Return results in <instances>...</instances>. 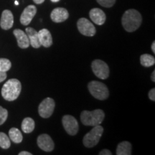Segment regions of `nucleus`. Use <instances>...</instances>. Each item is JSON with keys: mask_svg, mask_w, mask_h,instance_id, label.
Masks as SVG:
<instances>
[{"mask_svg": "<svg viewBox=\"0 0 155 155\" xmlns=\"http://www.w3.org/2000/svg\"><path fill=\"white\" fill-rule=\"evenodd\" d=\"M12 63L7 58H0V71L7 72L11 68Z\"/></svg>", "mask_w": 155, "mask_h": 155, "instance_id": "5701e85b", "label": "nucleus"}, {"mask_svg": "<svg viewBox=\"0 0 155 155\" xmlns=\"http://www.w3.org/2000/svg\"><path fill=\"white\" fill-rule=\"evenodd\" d=\"M105 118L104 111L101 109H96L93 111H83L81 114V121L85 126L101 125Z\"/></svg>", "mask_w": 155, "mask_h": 155, "instance_id": "7ed1b4c3", "label": "nucleus"}, {"mask_svg": "<svg viewBox=\"0 0 155 155\" xmlns=\"http://www.w3.org/2000/svg\"><path fill=\"white\" fill-rule=\"evenodd\" d=\"M19 155H32L30 152H25V151H23V152H21L19 153Z\"/></svg>", "mask_w": 155, "mask_h": 155, "instance_id": "c85d7f7f", "label": "nucleus"}, {"mask_svg": "<svg viewBox=\"0 0 155 155\" xmlns=\"http://www.w3.org/2000/svg\"><path fill=\"white\" fill-rule=\"evenodd\" d=\"M9 137L11 141H12L14 143H16V144L21 143L23 139L22 133L17 128H12L9 129Z\"/></svg>", "mask_w": 155, "mask_h": 155, "instance_id": "aec40b11", "label": "nucleus"}, {"mask_svg": "<svg viewBox=\"0 0 155 155\" xmlns=\"http://www.w3.org/2000/svg\"><path fill=\"white\" fill-rule=\"evenodd\" d=\"M55 103L53 98H46L40 103L38 107V113L42 118L48 119L53 114L55 109Z\"/></svg>", "mask_w": 155, "mask_h": 155, "instance_id": "0eeeda50", "label": "nucleus"}, {"mask_svg": "<svg viewBox=\"0 0 155 155\" xmlns=\"http://www.w3.org/2000/svg\"><path fill=\"white\" fill-rule=\"evenodd\" d=\"M22 90L20 81L16 78L7 81L2 88V96L6 101H13L18 98Z\"/></svg>", "mask_w": 155, "mask_h": 155, "instance_id": "f03ea898", "label": "nucleus"}, {"mask_svg": "<svg viewBox=\"0 0 155 155\" xmlns=\"http://www.w3.org/2000/svg\"><path fill=\"white\" fill-rule=\"evenodd\" d=\"M33 2L35 4H38V5H40V4L44 2L45 0H33Z\"/></svg>", "mask_w": 155, "mask_h": 155, "instance_id": "c756f323", "label": "nucleus"}, {"mask_svg": "<svg viewBox=\"0 0 155 155\" xmlns=\"http://www.w3.org/2000/svg\"><path fill=\"white\" fill-rule=\"evenodd\" d=\"M142 17L140 13L136 9H128L124 13L121 23L124 28L129 32H134L141 26Z\"/></svg>", "mask_w": 155, "mask_h": 155, "instance_id": "f257e3e1", "label": "nucleus"}, {"mask_svg": "<svg viewBox=\"0 0 155 155\" xmlns=\"http://www.w3.org/2000/svg\"><path fill=\"white\" fill-rule=\"evenodd\" d=\"M92 71L98 78L105 80L109 76V68L105 62L101 60H95L91 63Z\"/></svg>", "mask_w": 155, "mask_h": 155, "instance_id": "423d86ee", "label": "nucleus"}, {"mask_svg": "<svg viewBox=\"0 0 155 155\" xmlns=\"http://www.w3.org/2000/svg\"><path fill=\"white\" fill-rule=\"evenodd\" d=\"M151 78H152V81L153 82H154L155 81V71H154L152 72V76H151Z\"/></svg>", "mask_w": 155, "mask_h": 155, "instance_id": "7c9ffc66", "label": "nucleus"}, {"mask_svg": "<svg viewBox=\"0 0 155 155\" xmlns=\"http://www.w3.org/2000/svg\"><path fill=\"white\" fill-rule=\"evenodd\" d=\"M10 146L11 141L8 136L5 133L0 132V147L7 150V149H9Z\"/></svg>", "mask_w": 155, "mask_h": 155, "instance_id": "4be33fe9", "label": "nucleus"}, {"mask_svg": "<svg viewBox=\"0 0 155 155\" xmlns=\"http://www.w3.org/2000/svg\"><path fill=\"white\" fill-rule=\"evenodd\" d=\"M89 16L96 25H102L106 22V17L104 12L99 8H94L89 12Z\"/></svg>", "mask_w": 155, "mask_h": 155, "instance_id": "4468645a", "label": "nucleus"}, {"mask_svg": "<svg viewBox=\"0 0 155 155\" xmlns=\"http://www.w3.org/2000/svg\"><path fill=\"white\" fill-rule=\"evenodd\" d=\"M140 63L144 67H151L154 65L155 58L154 56L150 54H144L140 57Z\"/></svg>", "mask_w": 155, "mask_h": 155, "instance_id": "412c9836", "label": "nucleus"}, {"mask_svg": "<svg viewBox=\"0 0 155 155\" xmlns=\"http://www.w3.org/2000/svg\"><path fill=\"white\" fill-rule=\"evenodd\" d=\"M97 2L101 6L104 7H111L114 5L116 2V0H96Z\"/></svg>", "mask_w": 155, "mask_h": 155, "instance_id": "393cba45", "label": "nucleus"}, {"mask_svg": "<svg viewBox=\"0 0 155 155\" xmlns=\"http://www.w3.org/2000/svg\"><path fill=\"white\" fill-rule=\"evenodd\" d=\"M117 155H131V144L129 141H124L119 143L116 148Z\"/></svg>", "mask_w": 155, "mask_h": 155, "instance_id": "a211bd4d", "label": "nucleus"}, {"mask_svg": "<svg viewBox=\"0 0 155 155\" xmlns=\"http://www.w3.org/2000/svg\"><path fill=\"white\" fill-rule=\"evenodd\" d=\"M77 28L81 34L87 37H93L96 34V30L91 22L86 18H81L78 20Z\"/></svg>", "mask_w": 155, "mask_h": 155, "instance_id": "6e6552de", "label": "nucleus"}, {"mask_svg": "<svg viewBox=\"0 0 155 155\" xmlns=\"http://www.w3.org/2000/svg\"><path fill=\"white\" fill-rule=\"evenodd\" d=\"M7 78V73L3 71H0V83L2 82Z\"/></svg>", "mask_w": 155, "mask_h": 155, "instance_id": "bb28decb", "label": "nucleus"}, {"mask_svg": "<svg viewBox=\"0 0 155 155\" xmlns=\"http://www.w3.org/2000/svg\"><path fill=\"white\" fill-rule=\"evenodd\" d=\"M37 143H38V147L45 152H50L54 150V142L51 137L49 135L43 134L40 135L37 139Z\"/></svg>", "mask_w": 155, "mask_h": 155, "instance_id": "9d476101", "label": "nucleus"}, {"mask_svg": "<svg viewBox=\"0 0 155 155\" xmlns=\"http://www.w3.org/2000/svg\"><path fill=\"white\" fill-rule=\"evenodd\" d=\"M25 32H26L27 35L28 37L30 45H31V46L34 48H40L41 45H40V42H39L38 32H37L32 28H27L25 29Z\"/></svg>", "mask_w": 155, "mask_h": 155, "instance_id": "f3484780", "label": "nucleus"}, {"mask_svg": "<svg viewBox=\"0 0 155 155\" xmlns=\"http://www.w3.org/2000/svg\"><path fill=\"white\" fill-rule=\"evenodd\" d=\"M13 34L17 39V45L19 48L22 49H26L30 46L29 38L24 31L19 30V29H16L13 31Z\"/></svg>", "mask_w": 155, "mask_h": 155, "instance_id": "2eb2a0df", "label": "nucleus"}, {"mask_svg": "<svg viewBox=\"0 0 155 155\" xmlns=\"http://www.w3.org/2000/svg\"><path fill=\"white\" fill-rule=\"evenodd\" d=\"M112 153L108 150H103L99 152V155H111Z\"/></svg>", "mask_w": 155, "mask_h": 155, "instance_id": "cd10ccee", "label": "nucleus"}, {"mask_svg": "<svg viewBox=\"0 0 155 155\" xmlns=\"http://www.w3.org/2000/svg\"><path fill=\"white\" fill-rule=\"evenodd\" d=\"M8 117V111L0 106V125H2Z\"/></svg>", "mask_w": 155, "mask_h": 155, "instance_id": "b1692460", "label": "nucleus"}, {"mask_svg": "<svg viewBox=\"0 0 155 155\" xmlns=\"http://www.w3.org/2000/svg\"><path fill=\"white\" fill-rule=\"evenodd\" d=\"M88 88L91 94L98 100H106L109 96V91L107 86L99 81H91L88 85Z\"/></svg>", "mask_w": 155, "mask_h": 155, "instance_id": "20e7f679", "label": "nucleus"}, {"mask_svg": "<svg viewBox=\"0 0 155 155\" xmlns=\"http://www.w3.org/2000/svg\"><path fill=\"white\" fill-rule=\"evenodd\" d=\"M51 2H59L60 0H50Z\"/></svg>", "mask_w": 155, "mask_h": 155, "instance_id": "473e14b6", "label": "nucleus"}, {"mask_svg": "<svg viewBox=\"0 0 155 155\" xmlns=\"http://www.w3.org/2000/svg\"><path fill=\"white\" fill-rule=\"evenodd\" d=\"M39 42L45 48H49L53 45V38L51 33L47 29H42L38 32Z\"/></svg>", "mask_w": 155, "mask_h": 155, "instance_id": "dca6fc26", "label": "nucleus"}, {"mask_svg": "<svg viewBox=\"0 0 155 155\" xmlns=\"http://www.w3.org/2000/svg\"><path fill=\"white\" fill-rule=\"evenodd\" d=\"M63 126L69 135L75 136L78 131V123L75 118L71 115H65L62 119Z\"/></svg>", "mask_w": 155, "mask_h": 155, "instance_id": "1a4fd4ad", "label": "nucleus"}, {"mask_svg": "<svg viewBox=\"0 0 155 155\" xmlns=\"http://www.w3.org/2000/svg\"><path fill=\"white\" fill-rule=\"evenodd\" d=\"M37 13V8L35 5H29L23 10L20 16V22L23 25H28L32 20Z\"/></svg>", "mask_w": 155, "mask_h": 155, "instance_id": "9b49d317", "label": "nucleus"}, {"mask_svg": "<svg viewBox=\"0 0 155 155\" xmlns=\"http://www.w3.org/2000/svg\"><path fill=\"white\" fill-rule=\"evenodd\" d=\"M152 50L153 53H155V42H154V41L152 42Z\"/></svg>", "mask_w": 155, "mask_h": 155, "instance_id": "2f4dec72", "label": "nucleus"}, {"mask_svg": "<svg viewBox=\"0 0 155 155\" xmlns=\"http://www.w3.org/2000/svg\"><path fill=\"white\" fill-rule=\"evenodd\" d=\"M35 127V121L32 118L27 117L23 119L22 122V129L23 132L26 134H30L32 132Z\"/></svg>", "mask_w": 155, "mask_h": 155, "instance_id": "6ab92c4d", "label": "nucleus"}, {"mask_svg": "<svg viewBox=\"0 0 155 155\" xmlns=\"http://www.w3.org/2000/svg\"><path fill=\"white\" fill-rule=\"evenodd\" d=\"M104 132V128L101 125L95 126L90 132L87 133L83 139V145L87 148H92L99 142Z\"/></svg>", "mask_w": 155, "mask_h": 155, "instance_id": "39448f33", "label": "nucleus"}, {"mask_svg": "<svg viewBox=\"0 0 155 155\" xmlns=\"http://www.w3.org/2000/svg\"><path fill=\"white\" fill-rule=\"evenodd\" d=\"M14 24V17L10 10L5 9L2 12L0 19V27L5 30H9Z\"/></svg>", "mask_w": 155, "mask_h": 155, "instance_id": "f8f14e48", "label": "nucleus"}, {"mask_svg": "<svg viewBox=\"0 0 155 155\" xmlns=\"http://www.w3.org/2000/svg\"><path fill=\"white\" fill-rule=\"evenodd\" d=\"M15 5H19V2L17 1H15Z\"/></svg>", "mask_w": 155, "mask_h": 155, "instance_id": "72a5a7b5", "label": "nucleus"}, {"mask_svg": "<svg viewBox=\"0 0 155 155\" xmlns=\"http://www.w3.org/2000/svg\"><path fill=\"white\" fill-rule=\"evenodd\" d=\"M69 13L66 9L63 7H58L54 9L50 14L51 19L54 22L60 23L63 22L68 18Z\"/></svg>", "mask_w": 155, "mask_h": 155, "instance_id": "ddd939ff", "label": "nucleus"}, {"mask_svg": "<svg viewBox=\"0 0 155 155\" xmlns=\"http://www.w3.org/2000/svg\"><path fill=\"white\" fill-rule=\"evenodd\" d=\"M149 98L152 101H155V88L151 89L149 92Z\"/></svg>", "mask_w": 155, "mask_h": 155, "instance_id": "a878e982", "label": "nucleus"}]
</instances>
